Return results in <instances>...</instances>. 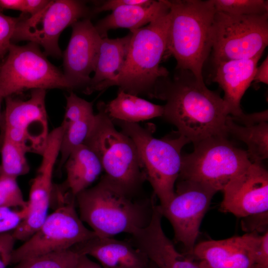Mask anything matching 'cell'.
<instances>
[{
  "mask_svg": "<svg viewBox=\"0 0 268 268\" xmlns=\"http://www.w3.org/2000/svg\"><path fill=\"white\" fill-rule=\"evenodd\" d=\"M268 212L243 218L242 225L247 233L268 231Z\"/></svg>",
  "mask_w": 268,
  "mask_h": 268,
  "instance_id": "35",
  "label": "cell"
},
{
  "mask_svg": "<svg viewBox=\"0 0 268 268\" xmlns=\"http://www.w3.org/2000/svg\"><path fill=\"white\" fill-rule=\"evenodd\" d=\"M168 1L170 21L167 50L177 61L176 69L189 70L204 82L203 67L212 47L215 10L212 0Z\"/></svg>",
  "mask_w": 268,
  "mask_h": 268,
  "instance_id": "4",
  "label": "cell"
},
{
  "mask_svg": "<svg viewBox=\"0 0 268 268\" xmlns=\"http://www.w3.org/2000/svg\"><path fill=\"white\" fill-rule=\"evenodd\" d=\"M63 130L60 126L50 132L42 153L41 163L33 179L27 201L29 213L23 222L12 232L15 240L25 241L44 222L48 214L54 193L53 175L59 157Z\"/></svg>",
  "mask_w": 268,
  "mask_h": 268,
  "instance_id": "14",
  "label": "cell"
},
{
  "mask_svg": "<svg viewBox=\"0 0 268 268\" xmlns=\"http://www.w3.org/2000/svg\"><path fill=\"white\" fill-rule=\"evenodd\" d=\"M215 12L232 15H257L268 13L266 0H212Z\"/></svg>",
  "mask_w": 268,
  "mask_h": 268,
  "instance_id": "29",
  "label": "cell"
},
{
  "mask_svg": "<svg viewBox=\"0 0 268 268\" xmlns=\"http://www.w3.org/2000/svg\"></svg>",
  "mask_w": 268,
  "mask_h": 268,
  "instance_id": "45",
  "label": "cell"
},
{
  "mask_svg": "<svg viewBox=\"0 0 268 268\" xmlns=\"http://www.w3.org/2000/svg\"><path fill=\"white\" fill-rule=\"evenodd\" d=\"M60 205L49 214L37 230L14 250L10 264L38 256L71 249L96 236L82 221L75 198H59Z\"/></svg>",
  "mask_w": 268,
  "mask_h": 268,
  "instance_id": "9",
  "label": "cell"
},
{
  "mask_svg": "<svg viewBox=\"0 0 268 268\" xmlns=\"http://www.w3.org/2000/svg\"><path fill=\"white\" fill-rule=\"evenodd\" d=\"M71 249L80 255L94 258L104 268H144L149 262L130 240L96 236Z\"/></svg>",
  "mask_w": 268,
  "mask_h": 268,
  "instance_id": "19",
  "label": "cell"
},
{
  "mask_svg": "<svg viewBox=\"0 0 268 268\" xmlns=\"http://www.w3.org/2000/svg\"><path fill=\"white\" fill-rule=\"evenodd\" d=\"M88 13L87 7L81 1L50 0L37 14L29 17H19L11 42L29 41L42 46L46 55L60 58L62 54L58 40L61 33Z\"/></svg>",
  "mask_w": 268,
  "mask_h": 268,
  "instance_id": "12",
  "label": "cell"
},
{
  "mask_svg": "<svg viewBox=\"0 0 268 268\" xmlns=\"http://www.w3.org/2000/svg\"><path fill=\"white\" fill-rule=\"evenodd\" d=\"M132 36L116 39L101 38L96 59L94 74L84 91L86 94L107 89L120 73L124 65Z\"/></svg>",
  "mask_w": 268,
  "mask_h": 268,
  "instance_id": "21",
  "label": "cell"
},
{
  "mask_svg": "<svg viewBox=\"0 0 268 268\" xmlns=\"http://www.w3.org/2000/svg\"><path fill=\"white\" fill-rule=\"evenodd\" d=\"M4 98L0 94V128H2L3 124V114L1 110V102Z\"/></svg>",
  "mask_w": 268,
  "mask_h": 268,
  "instance_id": "43",
  "label": "cell"
},
{
  "mask_svg": "<svg viewBox=\"0 0 268 268\" xmlns=\"http://www.w3.org/2000/svg\"><path fill=\"white\" fill-rule=\"evenodd\" d=\"M75 268H104L99 263L92 261L86 255H80Z\"/></svg>",
  "mask_w": 268,
  "mask_h": 268,
  "instance_id": "42",
  "label": "cell"
},
{
  "mask_svg": "<svg viewBox=\"0 0 268 268\" xmlns=\"http://www.w3.org/2000/svg\"><path fill=\"white\" fill-rule=\"evenodd\" d=\"M0 207V234L14 231L27 217L28 206L23 208Z\"/></svg>",
  "mask_w": 268,
  "mask_h": 268,
  "instance_id": "32",
  "label": "cell"
},
{
  "mask_svg": "<svg viewBox=\"0 0 268 268\" xmlns=\"http://www.w3.org/2000/svg\"><path fill=\"white\" fill-rule=\"evenodd\" d=\"M27 153L19 144L2 135L0 174L16 178L27 174L30 170Z\"/></svg>",
  "mask_w": 268,
  "mask_h": 268,
  "instance_id": "26",
  "label": "cell"
},
{
  "mask_svg": "<svg viewBox=\"0 0 268 268\" xmlns=\"http://www.w3.org/2000/svg\"><path fill=\"white\" fill-rule=\"evenodd\" d=\"M254 80L268 84V57L263 61L261 65L257 67L256 70Z\"/></svg>",
  "mask_w": 268,
  "mask_h": 268,
  "instance_id": "40",
  "label": "cell"
},
{
  "mask_svg": "<svg viewBox=\"0 0 268 268\" xmlns=\"http://www.w3.org/2000/svg\"><path fill=\"white\" fill-rule=\"evenodd\" d=\"M121 131L134 142L146 181L150 184L159 206L166 205L175 194L182 160L181 150L189 140L177 132L158 139L153 135V129L112 120Z\"/></svg>",
  "mask_w": 268,
  "mask_h": 268,
  "instance_id": "6",
  "label": "cell"
},
{
  "mask_svg": "<svg viewBox=\"0 0 268 268\" xmlns=\"http://www.w3.org/2000/svg\"><path fill=\"white\" fill-rule=\"evenodd\" d=\"M2 135L21 146L28 153L41 155L50 132L46 108V90H32L26 100L5 99Z\"/></svg>",
  "mask_w": 268,
  "mask_h": 268,
  "instance_id": "11",
  "label": "cell"
},
{
  "mask_svg": "<svg viewBox=\"0 0 268 268\" xmlns=\"http://www.w3.org/2000/svg\"><path fill=\"white\" fill-rule=\"evenodd\" d=\"M27 206L17 178L0 174V207L23 208Z\"/></svg>",
  "mask_w": 268,
  "mask_h": 268,
  "instance_id": "30",
  "label": "cell"
},
{
  "mask_svg": "<svg viewBox=\"0 0 268 268\" xmlns=\"http://www.w3.org/2000/svg\"><path fill=\"white\" fill-rule=\"evenodd\" d=\"M19 17H13L0 11V58L7 54Z\"/></svg>",
  "mask_w": 268,
  "mask_h": 268,
  "instance_id": "33",
  "label": "cell"
},
{
  "mask_svg": "<svg viewBox=\"0 0 268 268\" xmlns=\"http://www.w3.org/2000/svg\"><path fill=\"white\" fill-rule=\"evenodd\" d=\"M104 108L112 120L131 123L162 117L164 112L163 106L119 89L115 99L107 104L104 103Z\"/></svg>",
  "mask_w": 268,
  "mask_h": 268,
  "instance_id": "24",
  "label": "cell"
},
{
  "mask_svg": "<svg viewBox=\"0 0 268 268\" xmlns=\"http://www.w3.org/2000/svg\"><path fill=\"white\" fill-rule=\"evenodd\" d=\"M169 21V11L146 26L130 31L132 36L124 65L107 88L117 86L136 96L160 98L169 75L160 63L167 51Z\"/></svg>",
  "mask_w": 268,
  "mask_h": 268,
  "instance_id": "3",
  "label": "cell"
},
{
  "mask_svg": "<svg viewBox=\"0 0 268 268\" xmlns=\"http://www.w3.org/2000/svg\"><path fill=\"white\" fill-rule=\"evenodd\" d=\"M15 241L12 232L0 234V268H7L10 264Z\"/></svg>",
  "mask_w": 268,
  "mask_h": 268,
  "instance_id": "34",
  "label": "cell"
},
{
  "mask_svg": "<svg viewBox=\"0 0 268 268\" xmlns=\"http://www.w3.org/2000/svg\"><path fill=\"white\" fill-rule=\"evenodd\" d=\"M222 192L223 212L243 218L268 212V172L262 162H252Z\"/></svg>",
  "mask_w": 268,
  "mask_h": 268,
  "instance_id": "15",
  "label": "cell"
},
{
  "mask_svg": "<svg viewBox=\"0 0 268 268\" xmlns=\"http://www.w3.org/2000/svg\"><path fill=\"white\" fill-rule=\"evenodd\" d=\"M160 99L166 102L162 117L193 144L214 136H227L229 114L223 98L190 71L176 69L173 79L168 77Z\"/></svg>",
  "mask_w": 268,
  "mask_h": 268,
  "instance_id": "1",
  "label": "cell"
},
{
  "mask_svg": "<svg viewBox=\"0 0 268 268\" xmlns=\"http://www.w3.org/2000/svg\"><path fill=\"white\" fill-rule=\"evenodd\" d=\"M175 194L169 203L159 206L163 216L171 223L174 241L181 243L191 256L200 234L202 220L217 193L202 184L177 180Z\"/></svg>",
  "mask_w": 268,
  "mask_h": 268,
  "instance_id": "13",
  "label": "cell"
},
{
  "mask_svg": "<svg viewBox=\"0 0 268 268\" xmlns=\"http://www.w3.org/2000/svg\"><path fill=\"white\" fill-rule=\"evenodd\" d=\"M212 40L215 64L263 54L268 44V13L236 15L215 12Z\"/></svg>",
  "mask_w": 268,
  "mask_h": 268,
  "instance_id": "10",
  "label": "cell"
},
{
  "mask_svg": "<svg viewBox=\"0 0 268 268\" xmlns=\"http://www.w3.org/2000/svg\"><path fill=\"white\" fill-rule=\"evenodd\" d=\"M268 110L264 111L246 114L243 113L237 117L230 116L231 119L236 123L242 126H250L263 122H268Z\"/></svg>",
  "mask_w": 268,
  "mask_h": 268,
  "instance_id": "38",
  "label": "cell"
},
{
  "mask_svg": "<svg viewBox=\"0 0 268 268\" xmlns=\"http://www.w3.org/2000/svg\"><path fill=\"white\" fill-rule=\"evenodd\" d=\"M151 0H109L103 2L94 10L95 13H100L104 11H113L117 7L127 5H146L151 3Z\"/></svg>",
  "mask_w": 268,
  "mask_h": 268,
  "instance_id": "37",
  "label": "cell"
},
{
  "mask_svg": "<svg viewBox=\"0 0 268 268\" xmlns=\"http://www.w3.org/2000/svg\"><path fill=\"white\" fill-rule=\"evenodd\" d=\"M194 151L182 155L178 180L202 184L222 191L251 164L247 151L237 148L227 136H212L195 144Z\"/></svg>",
  "mask_w": 268,
  "mask_h": 268,
  "instance_id": "7",
  "label": "cell"
},
{
  "mask_svg": "<svg viewBox=\"0 0 268 268\" xmlns=\"http://www.w3.org/2000/svg\"><path fill=\"white\" fill-rule=\"evenodd\" d=\"M24 0H0V10L12 9L23 12Z\"/></svg>",
  "mask_w": 268,
  "mask_h": 268,
  "instance_id": "41",
  "label": "cell"
},
{
  "mask_svg": "<svg viewBox=\"0 0 268 268\" xmlns=\"http://www.w3.org/2000/svg\"><path fill=\"white\" fill-rule=\"evenodd\" d=\"M72 33L63 53L66 79L73 89L88 86L93 72L101 37L89 18L78 20L71 25Z\"/></svg>",
  "mask_w": 268,
  "mask_h": 268,
  "instance_id": "16",
  "label": "cell"
},
{
  "mask_svg": "<svg viewBox=\"0 0 268 268\" xmlns=\"http://www.w3.org/2000/svg\"><path fill=\"white\" fill-rule=\"evenodd\" d=\"M158 205L154 206L149 224L131 235L130 240L158 268H201L191 256L179 252L165 235Z\"/></svg>",
  "mask_w": 268,
  "mask_h": 268,
  "instance_id": "18",
  "label": "cell"
},
{
  "mask_svg": "<svg viewBox=\"0 0 268 268\" xmlns=\"http://www.w3.org/2000/svg\"><path fill=\"white\" fill-rule=\"evenodd\" d=\"M144 268H158L152 262L149 260L147 265Z\"/></svg>",
  "mask_w": 268,
  "mask_h": 268,
  "instance_id": "44",
  "label": "cell"
},
{
  "mask_svg": "<svg viewBox=\"0 0 268 268\" xmlns=\"http://www.w3.org/2000/svg\"><path fill=\"white\" fill-rule=\"evenodd\" d=\"M95 116V114L65 127L60 126L63 130V134L59 154V170L64 166L72 150L84 143L92 129Z\"/></svg>",
  "mask_w": 268,
  "mask_h": 268,
  "instance_id": "27",
  "label": "cell"
},
{
  "mask_svg": "<svg viewBox=\"0 0 268 268\" xmlns=\"http://www.w3.org/2000/svg\"><path fill=\"white\" fill-rule=\"evenodd\" d=\"M256 268H268V231L260 235L255 254Z\"/></svg>",
  "mask_w": 268,
  "mask_h": 268,
  "instance_id": "36",
  "label": "cell"
},
{
  "mask_svg": "<svg viewBox=\"0 0 268 268\" xmlns=\"http://www.w3.org/2000/svg\"><path fill=\"white\" fill-rule=\"evenodd\" d=\"M260 234L249 232L195 245L192 256L201 268H256L255 254Z\"/></svg>",
  "mask_w": 268,
  "mask_h": 268,
  "instance_id": "17",
  "label": "cell"
},
{
  "mask_svg": "<svg viewBox=\"0 0 268 268\" xmlns=\"http://www.w3.org/2000/svg\"><path fill=\"white\" fill-rule=\"evenodd\" d=\"M226 127L227 134H231L247 145V152L252 162H262L268 158V122L242 126L234 122L229 115Z\"/></svg>",
  "mask_w": 268,
  "mask_h": 268,
  "instance_id": "25",
  "label": "cell"
},
{
  "mask_svg": "<svg viewBox=\"0 0 268 268\" xmlns=\"http://www.w3.org/2000/svg\"><path fill=\"white\" fill-rule=\"evenodd\" d=\"M94 123L84 144L97 155L104 176L128 197L134 199L146 181L136 146L128 135L118 131L104 108L98 104Z\"/></svg>",
  "mask_w": 268,
  "mask_h": 268,
  "instance_id": "5",
  "label": "cell"
},
{
  "mask_svg": "<svg viewBox=\"0 0 268 268\" xmlns=\"http://www.w3.org/2000/svg\"><path fill=\"white\" fill-rule=\"evenodd\" d=\"M169 11L167 0H153L146 5L121 6L100 20L94 26L103 38L107 37L108 32L112 29L125 28L131 31L140 28Z\"/></svg>",
  "mask_w": 268,
  "mask_h": 268,
  "instance_id": "23",
  "label": "cell"
},
{
  "mask_svg": "<svg viewBox=\"0 0 268 268\" xmlns=\"http://www.w3.org/2000/svg\"><path fill=\"white\" fill-rule=\"evenodd\" d=\"M64 166L67 178L62 186L57 189L74 198L89 188L103 171L96 154L84 144L72 150Z\"/></svg>",
  "mask_w": 268,
  "mask_h": 268,
  "instance_id": "22",
  "label": "cell"
},
{
  "mask_svg": "<svg viewBox=\"0 0 268 268\" xmlns=\"http://www.w3.org/2000/svg\"><path fill=\"white\" fill-rule=\"evenodd\" d=\"M50 0H24L23 13L34 15L45 8Z\"/></svg>",
  "mask_w": 268,
  "mask_h": 268,
  "instance_id": "39",
  "label": "cell"
},
{
  "mask_svg": "<svg viewBox=\"0 0 268 268\" xmlns=\"http://www.w3.org/2000/svg\"><path fill=\"white\" fill-rule=\"evenodd\" d=\"M73 90L63 73L52 65L38 46L10 45L0 64V94L4 99L28 89Z\"/></svg>",
  "mask_w": 268,
  "mask_h": 268,
  "instance_id": "8",
  "label": "cell"
},
{
  "mask_svg": "<svg viewBox=\"0 0 268 268\" xmlns=\"http://www.w3.org/2000/svg\"><path fill=\"white\" fill-rule=\"evenodd\" d=\"M263 54L247 59L221 62L215 64L213 81L224 91L223 98L229 115L237 117L243 112L240 101L254 80L257 64Z\"/></svg>",
  "mask_w": 268,
  "mask_h": 268,
  "instance_id": "20",
  "label": "cell"
},
{
  "mask_svg": "<svg viewBox=\"0 0 268 268\" xmlns=\"http://www.w3.org/2000/svg\"><path fill=\"white\" fill-rule=\"evenodd\" d=\"M94 114L92 102L87 101L71 91L68 96H66L65 113L60 126L65 127Z\"/></svg>",
  "mask_w": 268,
  "mask_h": 268,
  "instance_id": "31",
  "label": "cell"
},
{
  "mask_svg": "<svg viewBox=\"0 0 268 268\" xmlns=\"http://www.w3.org/2000/svg\"><path fill=\"white\" fill-rule=\"evenodd\" d=\"M79 256L69 249L26 259L11 268H75Z\"/></svg>",
  "mask_w": 268,
  "mask_h": 268,
  "instance_id": "28",
  "label": "cell"
},
{
  "mask_svg": "<svg viewBox=\"0 0 268 268\" xmlns=\"http://www.w3.org/2000/svg\"><path fill=\"white\" fill-rule=\"evenodd\" d=\"M155 196L135 200L121 192L102 176L99 182L75 198L83 222L100 238L131 235L145 227L152 215Z\"/></svg>",
  "mask_w": 268,
  "mask_h": 268,
  "instance_id": "2",
  "label": "cell"
}]
</instances>
